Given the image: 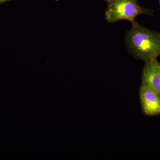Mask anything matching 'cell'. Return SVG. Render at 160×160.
I'll return each instance as SVG.
<instances>
[{
	"label": "cell",
	"mask_w": 160,
	"mask_h": 160,
	"mask_svg": "<svg viewBox=\"0 0 160 160\" xmlns=\"http://www.w3.org/2000/svg\"><path fill=\"white\" fill-rule=\"evenodd\" d=\"M158 2H159V5L160 6V0H158Z\"/></svg>",
	"instance_id": "obj_8"
},
{
	"label": "cell",
	"mask_w": 160,
	"mask_h": 160,
	"mask_svg": "<svg viewBox=\"0 0 160 160\" xmlns=\"http://www.w3.org/2000/svg\"><path fill=\"white\" fill-rule=\"evenodd\" d=\"M54 1H58L59 0H54Z\"/></svg>",
	"instance_id": "obj_9"
},
{
	"label": "cell",
	"mask_w": 160,
	"mask_h": 160,
	"mask_svg": "<svg viewBox=\"0 0 160 160\" xmlns=\"http://www.w3.org/2000/svg\"><path fill=\"white\" fill-rule=\"evenodd\" d=\"M103 1H106V2H108V1H109V0H103Z\"/></svg>",
	"instance_id": "obj_7"
},
{
	"label": "cell",
	"mask_w": 160,
	"mask_h": 160,
	"mask_svg": "<svg viewBox=\"0 0 160 160\" xmlns=\"http://www.w3.org/2000/svg\"><path fill=\"white\" fill-rule=\"evenodd\" d=\"M105 12L106 21L109 23H114L126 20L133 24L138 16L141 14L153 15L152 9L140 6L138 0H109Z\"/></svg>",
	"instance_id": "obj_2"
},
{
	"label": "cell",
	"mask_w": 160,
	"mask_h": 160,
	"mask_svg": "<svg viewBox=\"0 0 160 160\" xmlns=\"http://www.w3.org/2000/svg\"><path fill=\"white\" fill-rule=\"evenodd\" d=\"M140 98L143 112L149 116L160 114V97L144 85L140 88Z\"/></svg>",
	"instance_id": "obj_3"
},
{
	"label": "cell",
	"mask_w": 160,
	"mask_h": 160,
	"mask_svg": "<svg viewBox=\"0 0 160 160\" xmlns=\"http://www.w3.org/2000/svg\"><path fill=\"white\" fill-rule=\"evenodd\" d=\"M158 67L159 71V73L160 75V62H158Z\"/></svg>",
	"instance_id": "obj_6"
},
{
	"label": "cell",
	"mask_w": 160,
	"mask_h": 160,
	"mask_svg": "<svg viewBox=\"0 0 160 160\" xmlns=\"http://www.w3.org/2000/svg\"><path fill=\"white\" fill-rule=\"evenodd\" d=\"M157 59L146 62L142 73V85L154 91L160 97V75Z\"/></svg>",
	"instance_id": "obj_4"
},
{
	"label": "cell",
	"mask_w": 160,
	"mask_h": 160,
	"mask_svg": "<svg viewBox=\"0 0 160 160\" xmlns=\"http://www.w3.org/2000/svg\"><path fill=\"white\" fill-rule=\"evenodd\" d=\"M126 32L125 42L130 54L145 63L160 56V32L146 28L135 22Z\"/></svg>",
	"instance_id": "obj_1"
},
{
	"label": "cell",
	"mask_w": 160,
	"mask_h": 160,
	"mask_svg": "<svg viewBox=\"0 0 160 160\" xmlns=\"http://www.w3.org/2000/svg\"><path fill=\"white\" fill-rule=\"evenodd\" d=\"M12 0H0V5L3 3H6V2H10Z\"/></svg>",
	"instance_id": "obj_5"
}]
</instances>
